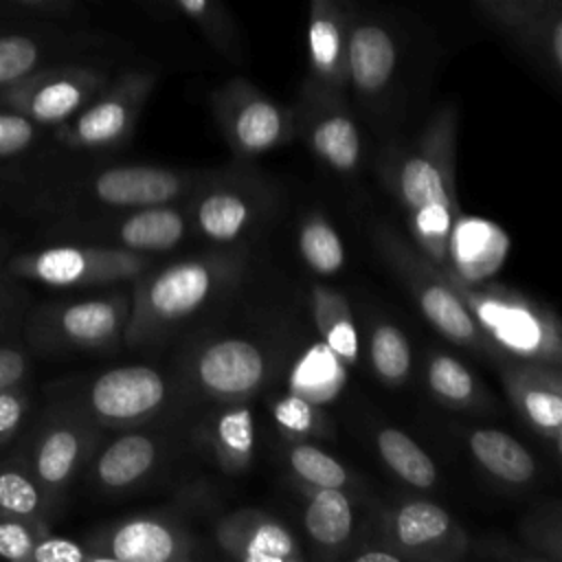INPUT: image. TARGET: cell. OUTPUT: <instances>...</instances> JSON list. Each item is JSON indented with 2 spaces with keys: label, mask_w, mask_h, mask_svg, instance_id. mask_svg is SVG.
I'll use <instances>...</instances> for the list:
<instances>
[{
  "label": "cell",
  "mask_w": 562,
  "mask_h": 562,
  "mask_svg": "<svg viewBox=\"0 0 562 562\" xmlns=\"http://www.w3.org/2000/svg\"><path fill=\"white\" fill-rule=\"evenodd\" d=\"M457 125L459 110L441 105L413 138L391 143L380 158L382 180L400 204L417 250L439 270L448 266V233L459 215Z\"/></svg>",
  "instance_id": "1"
},
{
  "label": "cell",
  "mask_w": 562,
  "mask_h": 562,
  "mask_svg": "<svg viewBox=\"0 0 562 562\" xmlns=\"http://www.w3.org/2000/svg\"><path fill=\"white\" fill-rule=\"evenodd\" d=\"M237 272L239 257L224 252L180 259L151 272L147 268L134 279L123 342L138 347L158 340L228 288Z\"/></svg>",
  "instance_id": "2"
},
{
  "label": "cell",
  "mask_w": 562,
  "mask_h": 562,
  "mask_svg": "<svg viewBox=\"0 0 562 562\" xmlns=\"http://www.w3.org/2000/svg\"><path fill=\"white\" fill-rule=\"evenodd\" d=\"M443 274L503 358L560 364L562 331L549 307L503 285L465 283Z\"/></svg>",
  "instance_id": "3"
},
{
  "label": "cell",
  "mask_w": 562,
  "mask_h": 562,
  "mask_svg": "<svg viewBox=\"0 0 562 562\" xmlns=\"http://www.w3.org/2000/svg\"><path fill=\"white\" fill-rule=\"evenodd\" d=\"M99 441L101 428L94 422L64 402L48 400L37 415L33 413L11 450L33 474L57 516Z\"/></svg>",
  "instance_id": "4"
},
{
  "label": "cell",
  "mask_w": 562,
  "mask_h": 562,
  "mask_svg": "<svg viewBox=\"0 0 562 562\" xmlns=\"http://www.w3.org/2000/svg\"><path fill=\"white\" fill-rule=\"evenodd\" d=\"M130 296L123 292L31 301L20 338L31 353L61 356L70 351H110L123 342Z\"/></svg>",
  "instance_id": "5"
},
{
  "label": "cell",
  "mask_w": 562,
  "mask_h": 562,
  "mask_svg": "<svg viewBox=\"0 0 562 562\" xmlns=\"http://www.w3.org/2000/svg\"><path fill=\"white\" fill-rule=\"evenodd\" d=\"M149 268V257L116 246L44 239L31 248H18L4 274L24 285L44 288H92L134 281Z\"/></svg>",
  "instance_id": "6"
},
{
  "label": "cell",
  "mask_w": 562,
  "mask_h": 562,
  "mask_svg": "<svg viewBox=\"0 0 562 562\" xmlns=\"http://www.w3.org/2000/svg\"><path fill=\"white\" fill-rule=\"evenodd\" d=\"M375 244L395 274L413 294L426 321L450 342L474 349L492 358H503L485 331L479 327L470 310L457 296L446 274L428 261L417 248H413L400 233L391 226H380L375 231Z\"/></svg>",
  "instance_id": "7"
},
{
  "label": "cell",
  "mask_w": 562,
  "mask_h": 562,
  "mask_svg": "<svg viewBox=\"0 0 562 562\" xmlns=\"http://www.w3.org/2000/svg\"><path fill=\"white\" fill-rule=\"evenodd\" d=\"M154 86L156 75L147 70H127L110 79L88 105L48 132V158L103 151L125 143Z\"/></svg>",
  "instance_id": "8"
},
{
  "label": "cell",
  "mask_w": 562,
  "mask_h": 562,
  "mask_svg": "<svg viewBox=\"0 0 562 562\" xmlns=\"http://www.w3.org/2000/svg\"><path fill=\"white\" fill-rule=\"evenodd\" d=\"M48 400L83 413L99 428H127L154 417L167 400L165 378L147 364L114 367L81 386H59Z\"/></svg>",
  "instance_id": "9"
},
{
  "label": "cell",
  "mask_w": 562,
  "mask_h": 562,
  "mask_svg": "<svg viewBox=\"0 0 562 562\" xmlns=\"http://www.w3.org/2000/svg\"><path fill=\"white\" fill-rule=\"evenodd\" d=\"M110 81L108 70L77 59L50 64L0 90V108L18 112L44 130L72 119Z\"/></svg>",
  "instance_id": "10"
},
{
  "label": "cell",
  "mask_w": 562,
  "mask_h": 562,
  "mask_svg": "<svg viewBox=\"0 0 562 562\" xmlns=\"http://www.w3.org/2000/svg\"><path fill=\"white\" fill-rule=\"evenodd\" d=\"M378 536L402 560L457 562L472 549L465 529L441 505L404 498L378 512Z\"/></svg>",
  "instance_id": "11"
},
{
  "label": "cell",
  "mask_w": 562,
  "mask_h": 562,
  "mask_svg": "<svg viewBox=\"0 0 562 562\" xmlns=\"http://www.w3.org/2000/svg\"><path fill=\"white\" fill-rule=\"evenodd\" d=\"M215 121L228 147L252 158L288 143L294 134V112L244 77H233L211 94Z\"/></svg>",
  "instance_id": "12"
},
{
  "label": "cell",
  "mask_w": 562,
  "mask_h": 562,
  "mask_svg": "<svg viewBox=\"0 0 562 562\" xmlns=\"http://www.w3.org/2000/svg\"><path fill=\"white\" fill-rule=\"evenodd\" d=\"M294 112V127L331 171L351 176L362 162V136L347 103V94L305 79Z\"/></svg>",
  "instance_id": "13"
},
{
  "label": "cell",
  "mask_w": 562,
  "mask_h": 562,
  "mask_svg": "<svg viewBox=\"0 0 562 562\" xmlns=\"http://www.w3.org/2000/svg\"><path fill=\"white\" fill-rule=\"evenodd\" d=\"M402 64V42L391 22L353 11L347 42V90L364 110H382L391 99Z\"/></svg>",
  "instance_id": "14"
},
{
  "label": "cell",
  "mask_w": 562,
  "mask_h": 562,
  "mask_svg": "<svg viewBox=\"0 0 562 562\" xmlns=\"http://www.w3.org/2000/svg\"><path fill=\"white\" fill-rule=\"evenodd\" d=\"M92 562H178L191 560L189 533L165 516H130L97 527L83 540Z\"/></svg>",
  "instance_id": "15"
},
{
  "label": "cell",
  "mask_w": 562,
  "mask_h": 562,
  "mask_svg": "<svg viewBox=\"0 0 562 562\" xmlns=\"http://www.w3.org/2000/svg\"><path fill=\"white\" fill-rule=\"evenodd\" d=\"M263 349L248 338H215L191 358L189 375L195 389L217 402H241L255 395L268 375Z\"/></svg>",
  "instance_id": "16"
},
{
  "label": "cell",
  "mask_w": 562,
  "mask_h": 562,
  "mask_svg": "<svg viewBox=\"0 0 562 562\" xmlns=\"http://www.w3.org/2000/svg\"><path fill=\"white\" fill-rule=\"evenodd\" d=\"M86 40L57 20H0V90L59 61L72 59Z\"/></svg>",
  "instance_id": "17"
},
{
  "label": "cell",
  "mask_w": 562,
  "mask_h": 562,
  "mask_svg": "<svg viewBox=\"0 0 562 562\" xmlns=\"http://www.w3.org/2000/svg\"><path fill=\"white\" fill-rule=\"evenodd\" d=\"M48 162V130L0 108V209L20 215L22 204Z\"/></svg>",
  "instance_id": "18"
},
{
  "label": "cell",
  "mask_w": 562,
  "mask_h": 562,
  "mask_svg": "<svg viewBox=\"0 0 562 562\" xmlns=\"http://www.w3.org/2000/svg\"><path fill=\"white\" fill-rule=\"evenodd\" d=\"M512 40L555 79L562 72V0H479Z\"/></svg>",
  "instance_id": "19"
},
{
  "label": "cell",
  "mask_w": 562,
  "mask_h": 562,
  "mask_svg": "<svg viewBox=\"0 0 562 562\" xmlns=\"http://www.w3.org/2000/svg\"><path fill=\"white\" fill-rule=\"evenodd\" d=\"M501 380L520 417L560 452L562 378L558 364L512 360L501 367Z\"/></svg>",
  "instance_id": "20"
},
{
  "label": "cell",
  "mask_w": 562,
  "mask_h": 562,
  "mask_svg": "<svg viewBox=\"0 0 562 562\" xmlns=\"http://www.w3.org/2000/svg\"><path fill=\"white\" fill-rule=\"evenodd\" d=\"M220 549L241 562H301L305 553L285 522L257 507L224 514L215 525Z\"/></svg>",
  "instance_id": "21"
},
{
  "label": "cell",
  "mask_w": 562,
  "mask_h": 562,
  "mask_svg": "<svg viewBox=\"0 0 562 562\" xmlns=\"http://www.w3.org/2000/svg\"><path fill=\"white\" fill-rule=\"evenodd\" d=\"M349 0H307V79L347 94V42L353 18Z\"/></svg>",
  "instance_id": "22"
},
{
  "label": "cell",
  "mask_w": 562,
  "mask_h": 562,
  "mask_svg": "<svg viewBox=\"0 0 562 562\" xmlns=\"http://www.w3.org/2000/svg\"><path fill=\"white\" fill-rule=\"evenodd\" d=\"M507 255L509 237L498 224L459 213L448 233V266L441 272L465 283H485L503 266Z\"/></svg>",
  "instance_id": "23"
},
{
  "label": "cell",
  "mask_w": 562,
  "mask_h": 562,
  "mask_svg": "<svg viewBox=\"0 0 562 562\" xmlns=\"http://www.w3.org/2000/svg\"><path fill=\"white\" fill-rule=\"evenodd\" d=\"M160 461V443L145 432H123L108 443H97L86 463L88 481L108 494L130 492L140 485Z\"/></svg>",
  "instance_id": "24"
},
{
  "label": "cell",
  "mask_w": 562,
  "mask_h": 562,
  "mask_svg": "<svg viewBox=\"0 0 562 562\" xmlns=\"http://www.w3.org/2000/svg\"><path fill=\"white\" fill-rule=\"evenodd\" d=\"M204 180L195 187V204L191 211L193 226L211 241L231 244L239 239L257 217L259 195L237 182H211L204 187Z\"/></svg>",
  "instance_id": "25"
},
{
  "label": "cell",
  "mask_w": 562,
  "mask_h": 562,
  "mask_svg": "<svg viewBox=\"0 0 562 562\" xmlns=\"http://www.w3.org/2000/svg\"><path fill=\"white\" fill-rule=\"evenodd\" d=\"M305 498L303 525L312 547L325 555H338L356 529V507L342 487H312L299 483Z\"/></svg>",
  "instance_id": "26"
},
{
  "label": "cell",
  "mask_w": 562,
  "mask_h": 562,
  "mask_svg": "<svg viewBox=\"0 0 562 562\" xmlns=\"http://www.w3.org/2000/svg\"><path fill=\"white\" fill-rule=\"evenodd\" d=\"M202 426L215 463L226 474H241L255 457V417L246 400L224 402Z\"/></svg>",
  "instance_id": "27"
},
{
  "label": "cell",
  "mask_w": 562,
  "mask_h": 562,
  "mask_svg": "<svg viewBox=\"0 0 562 562\" xmlns=\"http://www.w3.org/2000/svg\"><path fill=\"white\" fill-rule=\"evenodd\" d=\"M465 446L472 459L494 479L505 485H529L536 474L533 454L512 435L498 428H474L465 435Z\"/></svg>",
  "instance_id": "28"
},
{
  "label": "cell",
  "mask_w": 562,
  "mask_h": 562,
  "mask_svg": "<svg viewBox=\"0 0 562 562\" xmlns=\"http://www.w3.org/2000/svg\"><path fill=\"white\" fill-rule=\"evenodd\" d=\"M347 382V364L321 340L307 347L288 373V391L323 406L334 402Z\"/></svg>",
  "instance_id": "29"
},
{
  "label": "cell",
  "mask_w": 562,
  "mask_h": 562,
  "mask_svg": "<svg viewBox=\"0 0 562 562\" xmlns=\"http://www.w3.org/2000/svg\"><path fill=\"white\" fill-rule=\"evenodd\" d=\"M310 307L321 334V340L347 364L358 362L360 345L358 329L353 323V312L349 301L334 288L312 285L310 290Z\"/></svg>",
  "instance_id": "30"
},
{
  "label": "cell",
  "mask_w": 562,
  "mask_h": 562,
  "mask_svg": "<svg viewBox=\"0 0 562 562\" xmlns=\"http://www.w3.org/2000/svg\"><path fill=\"white\" fill-rule=\"evenodd\" d=\"M0 514L33 518L48 525L55 518L46 494L11 448L0 452Z\"/></svg>",
  "instance_id": "31"
},
{
  "label": "cell",
  "mask_w": 562,
  "mask_h": 562,
  "mask_svg": "<svg viewBox=\"0 0 562 562\" xmlns=\"http://www.w3.org/2000/svg\"><path fill=\"white\" fill-rule=\"evenodd\" d=\"M375 448L382 461L395 472L404 483L428 490L437 483V468L428 452L404 430L384 426L375 432Z\"/></svg>",
  "instance_id": "32"
},
{
  "label": "cell",
  "mask_w": 562,
  "mask_h": 562,
  "mask_svg": "<svg viewBox=\"0 0 562 562\" xmlns=\"http://www.w3.org/2000/svg\"><path fill=\"white\" fill-rule=\"evenodd\" d=\"M426 382L432 397L450 408H472L481 400V386L470 369L454 356L441 351L428 356Z\"/></svg>",
  "instance_id": "33"
},
{
  "label": "cell",
  "mask_w": 562,
  "mask_h": 562,
  "mask_svg": "<svg viewBox=\"0 0 562 562\" xmlns=\"http://www.w3.org/2000/svg\"><path fill=\"white\" fill-rule=\"evenodd\" d=\"M299 252L316 274H336L345 266V246L338 231L321 211H310L299 228Z\"/></svg>",
  "instance_id": "34"
},
{
  "label": "cell",
  "mask_w": 562,
  "mask_h": 562,
  "mask_svg": "<svg viewBox=\"0 0 562 562\" xmlns=\"http://www.w3.org/2000/svg\"><path fill=\"white\" fill-rule=\"evenodd\" d=\"M369 362L382 384H404L413 364L406 334L389 321L375 323L369 336Z\"/></svg>",
  "instance_id": "35"
},
{
  "label": "cell",
  "mask_w": 562,
  "mask_h": 562,
  "mask_svg": "<svg viewBox=\"0 0 562 562\" xmlns=\"http://www.w3.org/2000/svg\"><path fill=\"white\" fill-rule=\"evenodd\" d=\"M178 9L189 15L211 42L215 50H220L226 59H241V42L237 24L222 0H173Z\"/></svg>",
  "instance_id": "36"
},
{
  "label": "cell",
  "mask_w": 562,
  "mask_h": 562,
  "mask_svg": "<svg viewBox=\"0 0 562 562\" xmlns=\"http://www.w3.org/2000/svg\"><path fill=\"white\" fill-rule=\"evenodd\" d=\"M283 457L299 483L312 487H345L349 483V470L336 457L303 439H290Z\"/></svg>",
  "instance_id": "37"
},
{
  "label": "cell",
  "mask_w": 562,
  "mask_h": 562,
  "mask_svg": "<svg viewBox=\"0 0 562 562\" xmlns=\"http://www.w3.org/2000/svg\"><path fill=\"white\" fill-rule=\"evenodd\" d=\"M274 424L279 426V430L283 432L285 439H310L316 437L325 430V417L318 411L316 404L307 402L305 397L296 395V393H285L281 397H277L270 404Z\"/></svg>",
  "instance_id": "38"
},
{
  "label": "cell",
  "mask_w": 562,
  "mask_h": 562,
  "mask_svg": "<svg viewBox=\"0 0 562 562\" xmlns=\"http://www.w3.org/2000/svg\"><path fill=\"white\" fill-rule=\"evenodd\" d=\"M520 538L525 544L544 560H562V522L558 503L549 507H538L520 522Z\"/></svg>",
  "instance_id": "39"
},
{
  "label": "cell",
  "mask_w": 562,
  "mask_h": 562,
  "mask_svg": "<svg viewBox=\"0 0 562 562\" xmlns=\"http://www.w3.org/2000/svg\"><path fill=\"white\" fill-rule=\"evenodd\" d=\"M50 531L48 522L0 514V558L11 562H29L40 536Z\"/></svg>",
  "instance_id": "40"
},
{
  "label": "cell",
  "mask_w": 562,
  "mask_h": 562,
  "mask_svg": "<svg viewBox=\"0 0 562 562\" xmlns=\"http://www.w3.org/2000/svg\"><path fill=\"white\" fill-rule=\"evenodd\" d=\"M33 393L29 384L0 389V452L9 450L33 417Z\"/></svg>",
  "instance_id": "41"
},
{
  "label": "cell",
  "mask_w": 562,
  "mask_h": 562,
  "mask_svg": "<svg viewBox=\"0 0 562 562\" xmlns=\"http://www.w3.org/2000/svg\"><path fill=\"white\" fill-rule=\"evenodd\" d=\"M29 285L11 279L9 274H0V340L18 338L22 318L31 305Z\"/></svg>",
  "instance_id": "42"
},
{
  "label": "cell",
  "mask_w": 562,
  "mask_h": 562,
  "mask_svg": "<svg viewBox=\"0 0 562 562\" xmlns=\"http://www.w3.org/2000/svg\"><path fill=\"white\" fill-rule=\"evenodd\" d=\"M79 0H0V20H66Z\"/></svg>",
  "instance_id": "43"
},
{
  "label": "cell",
  "mask_w": 562,
  "mask_h": 562,
  "mask_svg": "<svg viewBox=\"0 0 562 562\" xmlns=\"http://www.w3.org/2000/svg\"><path fill=\"white\" fill-rule=\"evenodd\" d=\"M31 373L33 360L24 340L20 336L0 340V389L24 386L29 384Z\"/></svg>",
  "instance_id": "44"
},
{
  "label": "cell",
  "mask_w": 562,
  "mask_h": 562,
  "mask_svg": "<svg viewBox=\"0 0 562 562\" xmlns=\"http://www.w3.org/2000/svg\"><path fill=\"white\" fill-rule=\"evenodd\" d=\"M29 562H92V555L83 542L46 531L37 538Z\"/></svg>",
  "instance_id": "45"
},
{
  "label": "cell",
  "mask_w": 562,
  "mask_h": 562,
  "mask_svg": "<svg viewBox=\"0 0 562 562\" xmlns=\"http://www.w3.org/2000/svg\"><path fill=\"white\" fill-rule=\"evenodd\" d=\"M353 562H404L395 551H391L389 547H384L382 542H378L371 549H362L358 553H351Z\"/></svg>",
  "instance_id": "46"
},
{
  "label": "cell",
  "mask_w": 562,
  "mask_h": 562,
  "mask_svg": "<svg viewBox=\"0 0 562 562\" xmlns=\"http://www.w3.org/2000/svg\"><path fill=\"white\" fill-rule=\"evenodd\" d=\"M18 250V244L11 239V235H7V231L0 228V274L4 272V266L9 261V257Z\"/></svg>",
  "instance_id": "47"
},
{
  "label": "cell",
  "mask_w": 562,
  "mask_h": 562,
  "mask_svg": "<svg viewBox=\"0 0 562 562\" xmlns=\"http://www.w3.org/2000/svg\"><path fill=\"white\" fill-rule=\"evenodd\" d=\"M147 2H151V4H158V7H165V4H167V0H147Z\"/></svg>",
  "instance_id": "48"
}]
</instances>
